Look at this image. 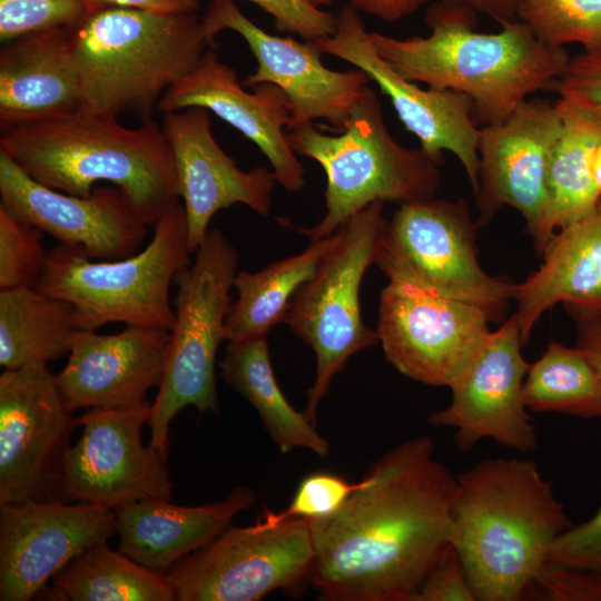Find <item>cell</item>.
Masks as SVG:
<instances>
[{
    "instance_id": "obj_39",
    "label": "cell",
    "mask_w": 601,
    "mask_h": 601,
    "mask_svg": "<svg viewBox=\"0 0 601 601\" xmlns=\"http://www.w3.org/2000/svg\"><path fill=\"white\" fill-rule=\"evenodd\" d=\"M411 601H476L462 561L449 543Z\"/></svg>"
},
{
    "instance_id": "obj_23",
    "label": "cell",
    "mask_w": 601,
    "mask_h": 601,
    "mask_svg": "<svg viewBox=\"0 0 601 601\" xmlns=\"http://www.w3.org/2000/svg\"><path fill=\"white\" fill-rule=\"evenodd\" d=\"M169 329L126 326L116 334L78 331L57 385L71 411L129 408L147 402L166 370Z\"/></svg>"
},
{
    "instance_id": "obj_2",
    "label": "cell",
    "mask_w": 601,
    "mask_h": 601,
    "mask_svg": "<svg viewBox=\"0 0 601 601\" xmlns=\"http://www.w3.org/2000/svg\"><path fill=\"white\" fill-rule=\"evenodd\" d=\"M425 23L424 37L370 31V38L403 78L469 96L479 127L505 119L531 93L549 90L570 59L565 48L544 45L516 19L501 23L499 32H477L475 10L452 0L432 2Z\"/></svg>"
},
{
    "instance_id": "obj_46",
    "label": "cell",
    "mask_w": 601,
    "mask_h": 601,
    "mask_svg": "<svg viewBox=\"0 0 601 601\" xmlns=\"http://www.w3.org/2000/svg\"><path fill=\"white\" fill-rule=\"evenodd\" d=\"M592 176L594 184L601 195V144L597 148L592 160ZM601 197V196H600Z\"/></svg>"
},
{
    "instance_id": "obj_24",
    "label": "cell",
    "mask_w": 601,
    "mask_h": 601,
    "mask_svg": "<svg viewBox=\"0 0 601 601\" xmlns=\"http://www.w3.org/2000/svg\"><path fill=\"white\" fill-rule=\"evenodd\" d=\"M83 107L73 29H47L4 43L0 50L1 130Z\"/></svg>"
},
{
    "instance_id": "obj_31",
    "label": "cell",
    "mask_w": 601,
    "mask_h": 601,
    "mask_svg": "<svg viewBox=\"0 0 601 601\" xmlns=\"http://www.w3.org/2000/svg\"><path fill=\"white\" fill-rule=\"evenodd\" d=\"M337 239L336 231L311 242L302 253L272 263L258 272H238L234 282L238 297L227 314L226 341L266 336L273 326L282 323L293 295L312 277Z\"/></svg>"
},
{
    "instance_id": "obj_9",
    "label": "cell",
    "mask_w": 601,
    "mask_h": 601,
    "mask_svg": "<svg viewBox=\"0 0 601 601\" xmlns=\"http://www.w3.org/2000/svg\"><path fill=\"white\" fill-rule=\"evenodd\" d=\"M383 207L382 201L372 203L337 230L336 244L295 292L283 321L315 353V381L304 410L314 425L333 377L354 354L378 343L376 332L363 322L359 288L376 263L386 223Z\"/></svg>"
},
{
    "instance_id": "obj_34",
    "label": "cell",
    "mask_w": 601,
    "mask_h": 601,
    "mask_svg": "<svg viewBox=\"0 0 601 601\" xmlns=\"http://www.w3.org/2000/svg\"><path fill=\"white\" fill-rule=\"evenodd\" d=\"M42 236L0 206V289L37 286L49 254Z\"/></svg>"
},
{
    "instance_id": "obj_33",
    "label": "cell",
    "mask_w": 601,
    "mask_h": 601,
    "mask_svg": "<svg viewBox=\"0 0 601 601\" xmlns=\"http://www.w3.org/2000/svg\"><path fill=\"white\" fill-rule=\"evenodd\" d=\"M515 18L546 46L601 51V0H519Z\"/></svg>"
},
{
    "instance_id": "obj_37",
    "label": "cell",
    "mask_w": 601,
    "mask_h": 601,
    "mask_svg": "<svg viewBox=\"0 0 601 601\" xmlns=\"http://www.w3.org/2000/svg\"><path fill=\"white\" fill-rule=\"evenodd\" d=\"M526 597L551 601H601V574L548 560Z\"/></svg>"
},
{
    "instance_id": "obj_20",
    "label": "cell",
    "mask_w": 601,
    "mask_h": 601,
    "mask_svg": "<svg viewBox=\"0 0 601 601\" xmlns=\"http://www.w3.org/2000/svg\"><path fill=\"white\" fill-rule=\"evenodd\" d=\"M0 505V600L37 597L87 548L117 534L114 510L77 502Z\"/></svg>"
},
{
    "instance_id": "obj_25",
    "label": "cell",
    "mask_w": 601,
    "mask_h": 601,
    "mask_svg": "<svg viewBox=\"0 0 601 601\" xmlns=\"http://www.w3.org/2000/svg\"><path fill=\"white\" fill-rule=\"evenodd\" d=\"M540 257V267L514 287L524 345L559 303L575 321L601 318V197L590 215L556 230Z\"/></svg>"
},
{
    "instance_id": "obj_1",
    "label": "cell",
    "mask_w": 601,
    "mask_h": 601,
    "mask_svg": "<svg viewBox=\"0 0 601 601\" xmlns=\"http://www.w3.org/2000/svg\"><path fill=\"white\" fill-rule=\"evenodd\" d=\"M455 490L430 436L384 453L337 511L309 521L319 599L411 601L450 543Z\"/></svg>"
},
{
    "instance_id": "obj_10",
    "label": "cell",
    "mask_w": 601,
    "mask_h": 601,
    "mask_svg": "<svg viewBox=\"0 0 601 601\" xmlns=\"http://www.w3.org/2000/svg\"><path fill=\"white\" fill-rule=\"evenodd\" d=\"M476 220L463 199L401 204L386 220L375 265L390 277L413 280L480 308L503 323L515 283L485 272L477 259Z\"/></svg>"
},
{
    "instance_id": "obj_5",
    "label": "cell",
    "mask_w": 601,
    "mask_h": 601,
    "mask_svg": "<svg viewBox=\"0 0 601 601\" xmlns=\"http://www.w3.org/2000/svg\"><path fill=\"white\" fill-rule=\"evenodd\" d=\"M213 43L198 12L95 9L73 29L85 108L151 120L162 95Z\"/></svg>"
},
{
    "instance_id": "obj_32",
    "label": "cell",
    "mask_w": 601,
    "mask_h": 601,
    "mask_svg": "<svg viewBox=\"0 0 601 601\" xmlns=\"http://www.w3.org/2000/svg\"><path fill=\"white\" fill-rule=\"evenodd\" d=\"M523 396L530 412L601 416V377L578 346L550 343L530 364Z\"/></svg>"
},
{
    "instance_id": "obj_17",
    "label": "cell",
    "mask_w": 601,
    "mask_h": 601,
    "mask_svg": "<svg viewBox=\"0 0 601 601\" xmlns=\"http://www.w3.org/2000/svg\"><path fill=\"white\" fill-rule=\"evenodd\" d=\"M205 30L215 39L223 30L238 33L257 61V68L243 82L246 87L273 83L288 98L290 121L295 127L326 120L322 129L339 131L362 96L370 78L361 69L335 71L321 60L322 52L313 41H296L290 37L268 33L234 3L211 0L201 14Z\"/></svg>"
},
{
    "instance_id": "obj_45",
    "label": "cell",
    "mask_w": 601,
    "mask_h": 601,
    "mask_svg": "<svg viewBox=\"0 0 601 601\" xmlns=\"http://www.w3.org/2000/svg\"><path fill=\"white\" fill-rule=\"evenodd\" d=\"M490 16L500 23L515 20L519 0H452Z\"/></svg>"
},
{
    "instance_id": "obj_3",
    "label": "cell",
    "mask_w": 601,
    "mask_h": 601,
    "mask_svg": "<svg viewBox=\"0 0 601 601\" xmlns=\"http://www.w3.org/2000/svg\"><path fill=\"white\" fill-rule=\"evenodd\" d=\"M572 525L552 483L526 459H484L456 475L450 543L476 601H520Z\"/></svg>"
},
{
    "instance_id": "obj_16",
    "label": "cell",
    "mask_w": 601,
    "mask_h": 601,
    "mask_svg": "<svg viewBox=\"0 0 601 601\" xmlns=\"http://www.w3.org/2000/svg\"><path fill=\"white\" fill-rule=\"evenodd\" d=\"M313 42L322 53L364 71L390 98L401 122L420 140L421 149L440 165L443 151L452 152L476 193L480 127L473 119L474 104L469 96L450 89H424L398 75L376 52L358 11L348 4L336 13L335 31Z\"/></svg>"
},
{
    "instance_id": "obj_11",
    "label": "cell",
    "mask_w": 601,
    "mask_h": 601,
    "mask_svg": "<svg viewBox=\"0 0 601 601\" xmlns=\"http://www.w3.org/2000/svg\"><path fill=\"white\" fill-rule=\"evenodd\" d=\"M314 544L308 520L227 528L166 572L176 601H257L309 581Z\"/></svg>"
},
{
    "instance_id": "obj_38",
    "label": "cell",
    "mask_w": 601,
    "mask_h": 601,
    "mask_svg": "<svg viewBox=\"0 0 601 601\" xmlns=\"http://www.w3.org/2000/svg\"><path fill=\"white\" fill-rule=\"evenodd\" d=\"M268 13L276 28L307 41L331 36L336 28V13L324 10L312 0H247Z\"/></svg>"
},
{
    "instance_id": "obj_18",
    "label": "cell",
    "mask_w": 601,
    "mask_h": 601,
    "mask_svg": "<svg viewBox=\"0 0 601 601\" xmlns=\"http://www.w3.org/2000/svg\"><path fill=\"white\" fill-rule=\"evenodd\" d=\"M520 327L514 315L491 331L482 348L450 388L451 403L432 413L433 426L454 428L461 452L491 439L506 449L526 453L538 445L523 386L530 364L524 359Z\"/></svg>"
},
{
    "instance_id": "obj_41",
    "label": "cell",
    "mask_w": 601,
    "mask_h": 601,
    "mask_svg": "<svg viewBox=\"0 0 601 601\" xmlns=\"http://www.w3.org/2000/svg\"><path fill=\"white\" fill-rule=\"evenodd\" d=\"M549 90L577 98L601 114V51H583L570 57L563 73Z\"/></svg>"
},
{
    "instance_id": "obj_7",
    "label": "cell",
    "mask_w": 601,
    "mask_h": 601,
    "mask_svg": "<svg viewBox=\"0 0 601 601\" xmlns=\"http://www.w3.org/2000/svg\"><path fill=\"white\" fill-rule=\"evenodd\" d=\"M190 255L186 211L178 203L154 225L146 247L126 258L95 260L59 244L49 252L36 288L70 304L81 331L109 323L170 331V286Z\"/></svg>"
},
{
    "instance_id": "obj_36",
    "label": "cell",
    "mask_w": 601,
    "mask_h": 601,
    "mask_svg": "<svg viewBox=\"0 0 601 601\" xmlns=\"http://www.w3.org/2000/svg\"><path fill=\"white\" fill-rule=\"evenodd\" d=\"M358 482H349L334 473L314 472L305 476L296 492L280 512L265 509L257 521L267 526H275L290 520H319L337 511L347 497L358 489Z\"/></svg>"
},
{
    "instance_id": "obj_26",
    "label": "cell",
    "mask_w": 601,
    "mask_h": 601,
    "mask_svg": "<svg viewBox=\"0 0 601 601\" xmlns=\"http://www.w3.org/2000/svg\"><path fill=\"white\" fill-rule=\"evenodd\" d=\"M255 501L250 487L238 485L225 499L197 506L176 505L162 499L120 506L115 510L118 550L144 566L166 572L181 558L210 543Z\"/></svg>"
},
{
    "instance_id": "obj_30",
    "label": "cell",
    "mask_w": 601,
    "mask_h": 601,
    "mask_svg": "<svg viewBox=\"0 0 601 601\" xmlns=\"http://www.w3.org/2000/svg\"><path fill=\"white\" fill-rule=\"evenodd\" d=\"M37 597L50 601H176L165 572L111 550L108 542L82 551Z\"/></svg>"
},
{
    "instance_id": "obj_29",
    "label": "cell",
    "mask_w": 601,
    "mask_h": 601,
    "mask_svg": "<svg viewBox=\"0 0 601 601\" xmlns=\"http://www.w3.org/2000/svg\"><path fill=\"white\" fill-rule=\"evenodd\" d=\"M80 331L67 302L32 286L0 289V366L19 370L69 355Z\"/></svg>"
},
{
    "instance_id": "obj_42",
    "label": "cell",
    "mask_w": 601,
    "mask_h": 601,
    "mask_svg": "<svg viewBox=\"0 0 601 601\" xmlns=\"http://www.w3.org/2000/svg\"><path fill=\"white\" fill-rule=\"evenodd\" d=\"M341 1L346 2L358 12L394 23L412 16L424 6L436 0H312L314 4L321 8Z\"/></svg>"
},
{
    "instance_id": "obj_4",
    "label": "cell",
    "mask_w": 601,
    "mask_h": 601,
    "mask_svg": "<svg viewBox=\"0 0 601 601\" xmlns=\"http://www.w3.org/2000/svg\"><path fill=\"white\" fill-rule=\"evenodd\" d=\"M118 117L78 111L1 130L0 151L52 189L88 196L99 183L119 188L148 225L179 203L173 150L161 126L137 128Z\"/></svg>"
},
{
    "instance_id": "obj_28",
    "label": "cell",
    "mask_w": 601,
    "mask_h": 601,
    "mask_svg": "<svg viewBox=\"0 0 601 601\" xmlns=\"http://www.w3.org/2000/svg\"><path fill=\"white\" fill-rule=\"evenodd\" d=\"M554 105L561 131L551 152L548 188L552 224L559 230L590 215L599 203L592 160L601 144V114L570 96H560Z\"/></svg>"
},
{
    "instance_id": "obj_22",
    "label": "cell",
    "mask_w": 601,
    "mask_h": 601,
    "mask_svg": "<svg viewBox=\"0 0 601 601\" xmlns=\"http://www.w3.org/2000/svg\"><path fill=\"white\" fill-rule=\"evenodd\" d=\"M252 89L247 92L235 70L209 48L196 67L162 95L157 111L203 107L214 112L259 148L278 184L297 193L305 186V170L287 138L288 98L273 83Z\"/></svg>"
},
{
    "instance_id": "obj_15",
    "label": "cell",
    "mask_w": 601,
    "mask_h": 601,
    "mask_svg": "<svg viewBox=\"0 0 601 601\" xmlns=\"http://www.w3.org/2000/svg\"><path fill=\"white\" fill-rule=\"evenodd\" d=\"M150 414L147 401L129 408H89L77 417L82 434L63 462L67 502L115 511L147 499L170 501L174 483L167 453L141 441Z\"/></svg>"
},
{
    "instance_id": "obj_40",
    "label": "cell",
    "mask_w": 601,
    "mask_h": 601,
    "mask_svg": "<svg viewBox=\"0 0 601 601\" xmlns=\"http://www.w3.org/2000/svg\"><path fill=\"white\" fill-rule=\"evenodd\" d=\"M549 560L601 574V505L591 519L556 538Z\"/></svg>"
},
{
    "instance_id": "obj_21",
    "label": "cell",
    "mask_w": 601,
    "mask_h": 601,
    "mask_svg": "<svg viewBox=\"0 0 601 601\" xmlns=\"http://www.w3.org/2000/svg\"><path fill=\"white\" fill-rule=\"evenodd\" d=\"M209 112L203 107H189L164 114L161 124L175 159L191 254L217 211L243 204L267 216L276 183L267 168L245 171L236 165L217 144Z\"/></svg>"
},
{
    "instance_id": "obj_14",
    "label": "cell",
    "mask_w": 601,
    "mask_h": 601,
    "mask_svg": "<svg viewBox=\"0 0 601 601\" xmlns=\"http://www.w3.org/2000/svg\"><path fill=\"white\" fill-rule=\"evenodd\" d=\"M560 131L555 105L541 98L526 99L505 119L480 127L477 225H489L503 206L513 207L525 220L539 256L556 231L548 170Z\"/></svg>"
},
{
    "instance_id": "obj_27",
    "label": "cell",
    "mask_w": 601,
    "mask_h": 601,
    "mask_svg": "<svg viewBox=\"0 0 601 601\" xmlns=\"http://www.w3.org/2000/svg\"><path fill=\"white\" fill-rule=\"evenodd\" d=\"M219 368L221 378L256 408L282 453L302 447L321 457L328 456V441L304 411L298 412L290 405L279 388L266 336L227 342Z\"/></svg>"
},
{
    "instance_id": "obj_43",
    "label": "cell",
    "mask_w": 601,
    "mask_h": 601,
    "mask_svg": "<svg viewBox=\"0 0 601 601\" xmlns=\"http://www.w3.org/2000/svg\"><path fill=\"white\" fill-rule=\"evenodd\" d=\"M95 8L118 7L152 12H198L199 0H89Z\"/></svg>"
},
{
    "instance_id": "obj_12",
    "label": "cell",
    "mask_w": 601,
    "mask_h": 601,
    "mask_svg": "<svg viewBox=\"0 0 601 601\" xmlns=\"http://www.w3.org/2000/svg\"><path fill=\"white\" fill-rule=\"evenodd\" d=\"M490 323L471 304L390 277L380 296L375 332L387 362L401 374L451 388L485 343Z\"/></svg>"
},
{
    "instance_id": "obj_8",
    "label": "cell",
    "mask_w": 601,
    "mask_h": 601,
    "mask_svg": "<svg viewBox=\"0 0 601 601\" xmlns=\"http://www.w3.org/2000/svg\"><path fill=\"white\" fill-rule=\"evenodd\" d=\"M194 262L176 279L175 322L168 361L151 403L149 444L167 453L170 422L186 406L219 413L216 356L226 341L230 289L238 273L237 249L220 229L208 230Z\"/></svg>"
},
{
    "instance_id": "obj_19",
    "label": "cell",
    "mask_w": 601,
    "mask_h": 601,
    "mask_svg": "<svg viewBox=\"0 0 601 601\" xmlns=\"http://www.w3.org/2000/svg\"><path fill=\"white\" fill-rule=\"evenodd\" d=\"M0 206L17 219L95 260H116L140 250L148 225L115 186L88 196L47 187L0 151Z\"/></svg>"
},
{
    "instance_id": "obj_35",
    "label": "cell",
    "mask_w": 601,
    "mask_h": 601,
    "mask_svg": "<svg viewBox=\"0 0 601 601\" xmlns=\"http://www.w3.org/2000/svg\"><path fill=\"white\" fill-rule=\"evenodd\" d=\"M89 0H0V39L55 28L76 29L95 10Z\"/></svg>"
},
{
    "instance_id": "obj_44",
    "label": "cell",
    "mask_w": 601,
    "mask_h": 601,
    "mask_svg": "<svg viewBox=\"0 0 601 601\" xmlns=\"http://www.w3.org/2000/svg\"><path fill=\"white\" fill-rule=\"evenodd\" d=\"M577 322V346L583 352L601 377V318Z\"/></svg>"
},
{
    "instance_id": "obj_13",
    "label": "cell",
    "mask_w": 601,
    "mask_h": 601,
    "mask_svg": "<svg viewBox=\"0 0 601 601\" xmlns=\"http://www.w3.org/2000/svg\"><path fill=\"white\" fill-rule=\"evenodd\" d=\"M73 411L47 365L0 375V505L66 501L63 462Z\"/></svg>"
},
{
    "instance_id": "obj_6",
    "label": "cell",
    "mask_w": 601,
    "mask_h": 601,
    "mask_svg": "<svg viewBox=\"0 0 601 601\" xmlns=\"http://www.w3.org/2000/svg\"><path fill=\"white\" fill-rule=\"evenodd\" d=\"M287 138L296 155L315 160L326 175L324 217L297 228L311 242L333 235L372 203L432 199L441 185L439 162L392 137L370 86L339 131L331 135L308 122L287 131Z\"/></svg>"
}]
</instances>
